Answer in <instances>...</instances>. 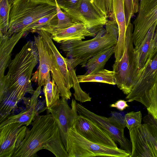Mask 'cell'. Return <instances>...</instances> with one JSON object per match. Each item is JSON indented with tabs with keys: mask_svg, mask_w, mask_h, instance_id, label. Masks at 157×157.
<instances>
[{
	"mask_svg": "<svg viewBox=\"0 0 157 157\" xmlns=\"http://www.w3.org/2000/svg\"><path fill=\"white\" fill-rule=\"evenodd\" d=\"M65 12L95 34L102 28L108 20L90 0H79L75 6Z\"/></svg>",
	"mask_w": 157,
	"mask_h": 157,
	"instance_id": "obj_11",
	"label": "cell"
},
{
	"mask_svg": "<svg viewBox=\"0 0 157 157\" xmlns=\"http://www.w3.org/2000/svg\"><path fill=\"white\" fill-rule=\"evenodd\" d=\"M38 60L34 42L28 41L11 60L7 74L0 78V99L9 94L19 101L26 93L33 94L31 77Z\"/></svg>",
	"mask_w": 157,
	"mask_h": 157,
	"instance_id": "obj_2",
	"label": "cell"
},
{
	"mask_svg": "<svg viewBox=\"0 0 157 157\" xmlns=\"http://www.w3.org/2000/svg\"><path fill=\"white\" fill-rule=\"evenodd\" d=\"M58 22L57 13L44 17L36 21L30 26L29 32L34 33L56 26Z\"/></svg>",
	"mask_w": 157,
	"mask_h": 157,
	"instance_id": "obj_30",
	"label": "cell"
},
{
	"mask_svg": "<svg viewBox=\"0 0 157 157\" xmlns=\"http://www.w3.org/2000/svg\"><path fill=\"white\" fill-rule=\"evenodd\" d=\"M140 71L138 81L126 99L128 102H139L148 109L150 105L149 91L157 83V47Z\"/></svg>",
	"mask_w": 157,
	"mask_h": 157,
	"instance_id": "obj_7",
	"label": "cell"
},
{
	"mask_svg": "<svg viewBox=\"0 0 157 157\" xmlns=\"http://www.w3.org/2000/svg\"><path fill=\"white\" fill-rule=\"evenodd\" d=\"M34 43L38 53L39 65L37 70L32 76V81L37 83L38 86H44L50 78L51 49L45 40L39 35L35 36Z\"/></svg>",
	"mask_w": 157,
	"mask_h": 157,
	"instance_id": "obj_15",
	"label": "cell"
},
{
	"mask_svg": "<svg viewBox=\"0 0 157 157\" xmlns=\"http://www.w3.org/2000/svg\"><path fill=\"white\" fill-rule=\"evenodd\" d=\"M67 100L61 98L52 106L47 108L48 112L56 121L66 150L70 129L73 127L75 119L78 113L75 100L72 99L70 108Z\"/></svg>",
	"mask_w": 157,
	"mask_h": 157,
	"instance_id": "obj_10",
	"label": "cell"
},
{
	"mask_svg": "<svg viewBox=\"0 0 157 157\" xmlns=\"http://www.w3.org/2000/svg\"><path fill=\"white\" fill-rule=\"evenodd\" d=\"M37 33L46 41L55 56L59 68L65 79L67 87L70 90L73 86L72 78L68 68L67 58L63 57L59 53L52 40L51 34L48 32L40 30Z\"/></svg>",
	"mask_w": 157,
	"mask_h": 157,
	"instance_id": "obj_20",
	"label": "cell"
},
{
	"mask_svg": "<svg viewBox=\"0 0 157 157\" xmlns=\"http://www.w3.org/2000/svg\"><path fill=\"white\" fill-rule=\"evenodd\" d=\"M111 19L117 23L119 35L114 46L115 61H119L124 53L127 27L126 25L124 0H113V13Z\"/></svg>",
	"mask_w": 157,
	"mask_h": 157,
	"instance_id": "obj_16",
	"label": "cell"
},
{
	"mask_svg": "<svg viewBox=\"0 0 157 157\" xmlns=\"http://www.w3.org/2000/svg\"><path fill=\"white\" fill-rule=\"evenodd\" d=\"M26 35L24 32L14 33L10 37L0 35V78L4 76L5 70L11 61L12 52L14 47Z\"/></svg>",
	"mask_w": 157,
	"mask_h": 157,
	"instance_id": "obj_18",
	"label": "cell"
},
{
	"mask_svg": "<svg viewBox=\"0 0 157 157\" xmlns=\"http://www.w3.org/2000/svg\"><path fill=\"white\" fill-rule=\"evenodd\" d=\"M19 101L9 94H5L0 99V123L6 119L11 112L16 108Z\"/></svg>",
	"mask_w": 157,
	"mask_h": 157,
	"instance_id": "obj_26",
	"label": "cell"
},
{
	"mask_svg": "<svg viewBox=\"0 0 157 157\" xmlns=\"http://www.w3.org/2000/svg\"><path fill=\"white\" fill-rule=\"evenodd\" d=\"M27 126L16 122L0 128V157H12L26 133Z\"/></svg>",
	"mask_w": 157,
	"mask_h": 157,
	"instance_id": "obj_14",
	"label": "cell"
},
{
	"mask_svg": "<svg viewBox=\"0 0 157 157\" xmlns=\"http://www.w3.org/2000/svg\"><path fill=\"white\" fill-rule=\"evenodd\" d=\"M130 157H157V143L144 124L129 130Z\"/></svg>",
	"mask_w": 157,
	"mask_h": 157,
	"instance_id": "obj_12",
	"label": "cell"
},
{
	"mask_svg": "<svg viewBox=\"0 0 157 157\" xmlns=\"http://www.w3.org/2000/svg\"><path fill=\"white\" fill-rule=\"evenodd\" d=\"M41 86H38L35 90L30 99L29 108L21 111L17 114L10 116L0 124V128L8 124L18 122L27 126L32 124L37 116L36 107L39 96L41 93Z\"/></svg>",
	"mask_w": 157,
	"mask_h": 157,
	"instance_id": "obj_19",
	"label": "cell"
},
{
	"mask_svg": "<svg viewBox=\"0 0 157 157\" xmlns=\"http://www.w3.org/2000/svg\"><path fill=\"white\" fill-rule=\"evenodd\" d=\"M142 121V114L140 111L130 112L124 116V125L129 130L140 125Z\"/></svg>",
	"mask_w": 157,
	"mask_h": 157,
	"instance_id": "obj_32",
	"label": "cell"
},
{
	"mask_svg": "<svg viewBox=\"0 0 157 157\" xmlns=\"http://www.w3.org/2000/svg\"><path fill=\"white\" fill-rule=\"evenodd\" d=\"M148 97L150 105L147 109L148 114L157 121V83L155 84L149 91Z\"/></svg>",
	"mask_w": 157,
	"mask_h": 157,
	"instance_id": "obj_33",
	"label": "cell"
},
{
	"mask_svg": "<svg viewBox=\"0 0 157 157\" xmlns=\"http://www.w3.org/2000/svg\"><path fill=\"white\" fill-rule=\"evenodd\" d=\"M57 16L58 19L57 25L52 27L46 29H61L70 27L80 23L67 12L63 11L56 3Z\"/></svg>",
	"mask_w": 157,
	"mask_h": 157,
	"instance_id": "obj_28",
	"label": "cell"
},
{
	"mask_svg": "<svg viewBox=\"0 0 157 157\" xmlns=\"http://www.w3.org/2000/svg\"><path fill=\"white\" fill-rule=\"evenodd\" d=\"M144 123L153 135L157 143V129L152 125Z\"/></svg>",
	"mask_w": 157,
	"mask_h": 157,
	"instance_id": "obj_39",
	"label": "cell"
},
{
	"mask_svg": "<svg viewBox=\"0 0 157 157\" xmlns=\"http://www.w3.org/2000/svg\"><path fill=\"white\" fill-rule=\"evenodd\" d=\"M48 79L46 84L44 86L43 91L44 94L47 108L52 106L60 99V92L55 80L52 78Z\"/></svg>",
	"mask_w": 157,
	"mask_h": 157,
	"instance_id": "obj_25",
	"label": "cell"
},
{
	"mask_svg": "<svg viewBox=\"0 0 157 157\" xmlns=\"http://www.w3.org/2000/svg\"><path fill=\"white\" fill-rule=\"evenodd\" d=\"M118 38V36L110 29L102 28L92 39L66 41L60 44L59 48L75 69L78 65H84L97 54L115 46Z\"/></svg>",
	"mask_w": 157,
	"mask_h": 157,
	"instance_id": "obj_4",
	"label": "cell"
},
{
	"mask_svg": "<svg viewBox=\"0 0 157 157\" xmlns=\"http://www.w3.org/2000/svg\"><path fill=\"white\" fill-rule=\"evenodd\" d=\"M27 128L24 138L15 150L12 157H33L45 149L56 157H68L55 120L50 113L37 115Z\"/></svg>",
	"mask_w": 157,
	"mask_h": 157,
	"instance_id": "obj_1",
	"label": "cell"
},
{
	"mask_svg": "<svg viewBox=\"0 0 157 157\" xmlns=\"http://www.w3.org/2000/svg\"><path fill=\"white\" fill-rule=\"evenodd\" d=\"M50 72L52 78L55 81L60 92L61 98L67 100L70 99L72 94L67 87L64 77L57 64L55 56L52 50L50 52Z\"/></svg>",
	"mask_w": 157,
	"mask_h": 157,
	"instance_id": "obj_22",
	"label": "cell"
},
{
	"mask_svg": "<svg viewBox=\"0 0 157 157\" xmlns=\"http://www.w3.org/2000/svg\"><path fill=\"white\" fill-rule=\"evenodd\" d=\"M95 7L107 18H112L113 0H90Z\"/></svg>",
	"mask_w": 157,
	"mask_h": 157,
	"instance_id": "obj_31",
	"label": "cell"
},
{
	"mask_svg": "<svg viewBox=\"0 0 157 157\" xmlns=\"http://www.w3.org/2000/svg\"><path fill=\"white\" fill-rule=\"evenodd\" d=\"M73 127L81 135L91 142L111 147H118L115 142L106 132L93 121L78 113Z\"/></svg>",
	"mask_w": 157,
	"mask_h": 157,
	"instance_id": "obj_13",
	"label": "cell"
},
{
	"mask_svg": "<svg viewBox=\"0 0 157 157\" xmlns=\"http://www.w3.org/2000/svg\"><path fill=\"white\" fill-rule=\"evenodd\" d=\"M113 71L104 69L94 74L78 75L77 77L79 83L94 82L114 85L116 83Z\"/></svg>",
	"mask_w": 157,
	"mask_h": 157,
	"instance_id": "obj_24",
	"label": "cell"
},
{
	"mask_svg": "<svg viewBox=\"0 0 157 157\" xmlns=\"http://www.w3.org/2000/svg\"><path fill=\"white\" fill-rule=\"evenodd\" d=\"M67 63L69 69L73 79V88L74 90L73 95L75 99L81 102L90 101L91 98L89 94H87L83 91L80 87L75 69L72 67L68 62H67Z\"/></svg>",
	"mask_w": 157,
	"mask_h": 157,
	"instance_id": "obj_29",
	"label": "cell"
},
{
	"mask_svg": "<svg viewBox=\"0 0 157 157\" xmlns=\"http://www.w3.org/2000/svg\"><path fill=\"white\" fill-rule=\"evenodd\" d=\"M143 120L144 123L152 125L157 129V121L150 114L145 116Z\"/></svg>",
	"mask_w": 157,
	"mask_h": 157,
	"instance_id": "obj_38",
	"label": "cell"
},
{
	"mask_svg": "<svg viewBox=\"0 0 157 157\" xmlns=\"http://www.w3.org/2000/svg\"><path fill=\"white\" fill-rule=\"evenodd\" d=\"M76 107L79 115L94 122L106 132L115 142L118 143L122 149L131 155L132 144L124 135V124L117 122L112 117L108 118L97 115L79 103H76Z\"/></svg>",
	"mask_w": 157,
	"mask_h": 157,
	"instance_id": "obj_8",
	"label": "cell"
},
{
	"mask_svg": "<svg viewBox=\"0 0 157 157\" xmlns=\"http://www.w3.org/2000/svg\"><path fill=\"white\" fill-rule=\"evenodd\" d=\"M67 151L68 157H130V156L122 149L107 147L87 140L79 134L74 127L70 129Z\"/></svg>",
	"mask_w": 157,
	"mask_h": 157,
	"instance_id": "obj_6",
	"label": "cell"
},
{
	"mask_svg": "<svg viewBox=\"0 0 157 157\" xmlns=\"http://www.w3.org/2000/svg\"><path fill=\"white\" fill-rule=\"evenodd\" d=\"M57 13L56 0H12L6 35L29 33L32 25L40 19Z\"/></svg>",
	"mask_w": 157,
	"mask_h": 157,
	"instance_id": "obj_3",
	"label": "cell"
},
{
	"mask_svg": "<svg viewBox=\"0 0 157 157\" xmlns=\"http://www.w3.org/2000/svg\"><path fill=\"white\" fill-rule=\"evenodd\" d=\"M124 5L126 25L127 27L134 14L133 13V0H124Z\"/></svg>",
	"mask_w": 157,
	"mask_h": 157,
	"instance_id": "obj_34",
	"label": "cell"
},
{
	"mask_svg": "<svg viewBox=\"0 0 157 157\" xmlns=\"http://www.w3.org/2000/svg\"><path fill=\"white\" fill-rule=\"evenodd\" d=\"M157 47V25L154 37L151 44L148 53V57L153 53L155 49Z\"/></svg>",
	"mask_w": 157,
	"mask_h": 157,
	"instance_id": "obj_37",
	"label": "cell"
},
{
	"mask_svg": "<svg viewBox=\"0 0 157 157\" xmlns=\"http://www.w3.org/2000/svg\"><path fill=\"white\" fill-rule=\"evenodd\" d=\"M59 7L65 11L73 8L79 0H56Z\"/></svg>",
	"mask_w": 157,
	"mask_h": 157,
	"instance_id": "obj_35",
	"label": "cell"
},
{
	"mask_svg": "<svg viewBox=\"0 0 157 157\" xmlns=\"http://www.w3.org/2000/svg\"><path fill=\"white\" fill-rule=\"evenodd\" d=\"M157 25V22H155L151 26L142 43L137 48H134L138 55L140 70L144 67L148 58V55L151 44Z\"/></svg>",
	"mask_w": 157,
	"mask_h": 157,
	"instance_id": "obj_23",
	"label": "cell"
},
{
	"mask_svg": "<svg viewBox=\"0 0 157 157\" xmlns=\"http://www.w3.org/2000/svg\"><path fill=\"white\" fill-rule=\"evenodd\" d=\"M127 102V101L123 100H119L116 102L110 105V106L111 107L116 108L118 110L122 111L128 106Z\"/></svg>",
	"mask_w": 157,
	"mask_h": 157,
	"instance_id": "obj_36",
	"label": "cell"
},
{
	"mask_svg": "<svg viewBox=\"0 0 157 157\" xmlns=\"http://www.w3.org/2000/svg\"><path fill=\"white\" fill-rule=\"evenodd\" d=\"M44 31L51 34L53 40L60 44L69 40H82L85 37L94 36L96 34L81 22L64 29H47Z\"/></svg>",
	"mask_w": 157,
	"mask_h": 157,
	"instance_id": "obj_17",
	"label": "cell"
},
{
	"mask_svg": "<svg viewBox=\"0 0 157 157\" xmlns=\"http://www.w3.org/2000/svg\"><path fill=\"white\" fill-rule=\"evenodd\" d=\"M157 22V0H140L138 14L133 22L135 48L143 41L151 26Z\"/></svg>",
	"mask_w": 157,
	"mask_h": 157,
	"instance_id": "obj_9",
	"label": "cell"
},
{
	"mask_svg": "<svg viewBox=\"0 0 157 157\" xmlns=\"http://www.w3.org/2000/svg\"><path fill=\"white\" fill-rule=\"evenodd\" d=\"M11 0H0V35H6L8 30Z\"/></svg>",
	"mask_w": 157,
	"mask_h": 157,
	"instance_id": "obj_27",
	"label": "cell"
},
{
	"mask_svg": "<svg viewBox=\"0 0 157 157\" xmlns=\"http://www.w3.org/2000/svg\"><path fill=\"white\" fill-rule=\"evenodd\" d=\"M133 25L131 22L127 27L123 55L119 61H115L112 66L116 85L127 95L137 82L140 74L138 55L133 45Z\"/></svg>",
	"mask_w": 157,
	"mask_h": 157,
	"instance_id": "obj_5",
	"label": "cell"
},
{
	"mask_svg": "<svg viewBox=\"0 0 157 157\" xmlns=\"http://www.w3.org/2000/svg\"><path fill=\"white\" fill-rule=\"evenodd\" d=\"M114 46L107 49L89 59L82 67L86 69L85 75L96 73L103 69L109 59L114 52Z\"/></svg>",
	"mask_w": 157,
	"mask_h": 157,
	"instance_id": "obj_21",
	"label": "cell"
}]
</instances>
